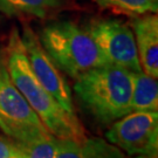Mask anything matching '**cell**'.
<instances>
[{
  "label": "cell",
  "instance_id": "cell-1",
  "mask_svg": "<svg viewBox=\"0 0 158 158\" xmlns=\"http://www.w3.org/2000/svg\"><path fill=\"white\" fill-rule=\"evenodd\" d=\"M5 56L12 81L52 135L61 139L85 138L87 131L79 117L68 114L34 75L17 27L10 33Z\"/></svg>",
  "mask_w": 158,
  "mask_h": 158
},
{
  "label": "cell",
  "instance_id": "cell-14",
  "mask_svg": "<svg viewBox=\"0 0 158 158\" xmlns=\"http://www.w3.org/2000/svg\"><path fill=\"white\" fill-rule=\"evenodd\" d=\"M0 158H27L21 148L7 136L0 135Z\"/></svg>",
  "mask_w": 158,
  "mask_h": 158
},
{
  "label": "cell",
  "instance_id": "cell-13",
  "mask_svg": "<svg viewBox=\"0 0 158 158\" xmlns=\"http://www.w3.org/2000/svg\"><path fill=\"white\" fill-rule=\"evenodd\" d=\"M61 138L51 136L49 138L40 141L29 147H20L27 158H55L59 143Z\"/></svg>",
  "mask_w": 158,
  "mask_h": 158
},
{
  "label": "cell",
  "instance_id": "cell-2",
  "mask_svg": "<svg viewBox=\"0 0 158 158\" xmlns=\"http://www.w3.org/2000/svg\"><path fill=\"white\" fill-rule=\"evenodd\" d=\"M74 80L73 91L80 107L100 125L110 127L131 113V72L104 64Z\"/></svg>",
  "mask_w": 158,
  "mask_h": 158
},
{
  "label": "cell",
  "instance_id": "cell-10",
  "mask_svg": "<svg viewBox=\"0 0 158 158\" xmlns=\"http://www.w3.org/2000/svg\"><path fill=\"white\" fill-rule=\"evenodd\" d=\"M131 111H158L157 79L141 72H131Z\"/></svg>",
  "mask_w": 158,
  "mask_h": 158
},
{
  "label": "cell",
  "instance_id": "cell-6",
  "mask_svg": "<svg viewBox=\"0 0 158 158\" xmlns=\"http://www.w3.org/2000/svg\"><path fill=\"white\" fill-rule=\"evenodd\" d=\"M89 33L109 64L129 72H141L134 32L129 25L118 19L97 18L87 23Z\"/></svg>",
  "mask_w": 158,
  "mask_h": 158
},
{
  "label": "cell",
  "instance_id": "cell-5",
  "mask_svg": "<svg viewBox=\"0 0 158 158\" xmlns=\"http://www.w3.org/2000/svg\"><path fill=\"white\" fill-rule=\"evenodd\" d=\"M106 139L131 158H157L158 113L131 111L108 127Z\"/></svg>",
  "mask_w": 158,
  "mask_h": 158
},
{
  "label": "cell",
  "instance_id": "cell-7",
  "mask_svg": "<svg viewBox=\"0 0 158 158\" xmlns=\"http://www.w3.org/2000/svg\"><path fill=\"white\" fill-rule=\"evenodd\" d=\"M20 35L29 66L36 79L68 114L77 116L74 106L73 90L64 74L57 68L42 47L38 34L28 25H23Z\"/></svg>",
  "mask_w": 158,
  "mask_h": 158
},
{
  "label": "cell",
  "instance_id": "cell-11",
  "mask_svg": "<svg viewBox=\"0 0 158 158\" xmlns=\"http://www.w3.org/2000/svg\"><path fill=\"white\" fill-rule=\"evenodd\" d=\"M62 6V0H0V14L46 18Z\"/></svg>",
  "mask_w": 158,
  "mask_h": 158
},
{
  "label": "cell",
  "instance_id": "cell-12",
  "mask_svg": "<svg viewBox=\"0 0 158 158\" xmlns=\"http://www.w3.org/2000/svg\"><path fill=\"white\" fill-rule=\"evenodd\" d=\"M102 8H111L114 11L138 17L148 13H157L158 0H91Z\"/></svg>",
  "mask_w": 158,
  "mask_h": 158
},
{
  "label": "cell",
  "instance_id": "cell-9",
  "mask_svg": "<svg viewBox=\"0 0 158 158\" xmlns=\"http://www.w3.org/2000/svg\"><path fill=\"white\" fill-rule=\"evenodd\" d=\"M55 158H127V155L107 139L85 136L81 139H60Z\"/></svg>",
  "mask_w": 158,
  "mask_h": 158
},
{
  "label": "cell",
  "instance_id": "cell-8",
  "mask_svg": "<svg viewBox=\"0 0 158 158\" xmlns=\"http://www.w3.org/2000/svg\"><path fill=\"white\" fill-rule=\"evenodd\" d=\"M130 27L134 32L137 54L142 70L158 77V17L157 13H148L132 17Z\"/></svg>",
  "mask_w": 158,
  "mask_h": 158
},
{
  "label": "cell",
  "instance_id": "cell-4",
  "mask_svg": "<svg viewBox=\"0 0 158 158\" xmlns=\"http://www.w3.org/2000/svg\"><path fill=\"white\" fill-rule=\"evenodd\" d=\"M0 130L19 147H29L54 136L12 81L5 47L0 48Z\"/></svg>",
  "mask_w": 158,
  "mask_h": 158
},
{
  "label": "cell",
  "instance_id": "cell-3",
  "mask_svg": "<svg viewBox=\"0 0 158 158\" xmlns=\"http://www.w3.org/2000/svg\"><path fill=\"white\" fill-rule=\"evenodd\" d=\"M38 36L57 68L72 79L93 68L109 64L89 33L75 23H48Z\"/></svg>",
  "mask_w": 158,
  "mask_h": 158
}]
</instances>
